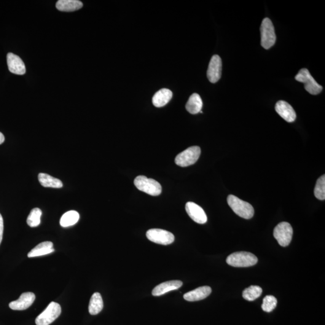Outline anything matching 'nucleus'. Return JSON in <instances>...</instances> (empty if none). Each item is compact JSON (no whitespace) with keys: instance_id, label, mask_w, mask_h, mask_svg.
Here are the masks:
<instances>
[{"instance_id":"1","label":"nucleus","mask_w":325,"mask_h":325,"mask_svg":"<svg viewBox=\"0 0 325 325\" xmlns=\"http://www.w3.org/2000/svg\"><path fill=\"white\" fill-rule=\"evenodd\" d=\"M227 202L231 208L238 216L246 219H251L254 216V209L249 203L233 195L228 196Z\"/></svg>"},{"instance_id":"2","label":"nucleus","mask_w":325,"mask_h":325,"mask_svg":"<svg viewBox=\"0 0 325 325\" xmlns=\"http://www.w3.org/2000/svg\"><path fill=\"white\" fill-rule=\"evenodd\" d=\"M257 257L248 252H237L230 255L227 257L228 265L236 267H247L256 265Z\"/></svg>"},{"instance_id":"3","label":"nucleus","mask_w":325,"mask_h":325,"mask_svg":"<svg viewBox=\"0 0 325 325\" xmlns=\"http://www.w3.org/2000/svg\"><path fill=\"white\" fill-rule=\"evenodd\" d=\"M137 189L151 196H158L162 193V186L155 179L144 176L137 177L134 181Z\"/></svg>"},{"instance_id":"4","label":"nucleus","mask_w":325,"mask_h":325,"mask_svg":"<svg viewBox=\"0 0 325 325\" xmlns=\"http://www.w3.org/2000/svg\"><path fill=\"white\" fill-rule=\"evenodd\" d=\"M260 31L262 46L266 50L270 49L275 45L276 38L275 28L269 18H266L263 20Z\"/></svg>"},{"instance_id":"5","label":"nucleus","mask_w":325,"mask_h":325,"mask_svg":"<svg viewBox=\"0 0 325 325\" xmlns=\"http://www.w3.org/2000/svg\"><path fill=\"white\" fill-rule=\"evenodd\" d=\"M296 81L304 84L305 90L311 95H318L323 89L322 86L318 84L307 69H300L295 77Z\"/></svg>"},{"instance_id":"6","label":"nucleus","mask_w":325,"mask_h":325,"mask_svg":"<svg viewBox=\"0 0 325 325\" xmlns=\"http://www.w3.org/2000/svg\"><path fill=\"white\" fill-rule=\"evenodd\" d=\"M61 308L58 303L52 302L45 310L37 316L35 323L36 325H50L60 315Z\"/></svg>"},{"instance_id":"7","label":"nucleus","mask_w":325,"mask_h":325,"mask_svg":"<svg viewBox=\"0 0 325 325\" xmlns=\"http://www.w3.org/2000/svg\"><path fill=\"white\" fill-rule=\"evenodd\" d=\"M201 155V148L194 146L189 148L179 153L175 159V162L181 167H187L197 162Z\"/></svg>"},{"instance_id":"8","label":"nucleus","mask_w":325,"mask_h":325,"mask_svg":"<svg viewBox=\"0 0 325 325\" xmlns=\"http://www.w3.org/2000/svg\"><path fill=\"white\" fill-rule=\"evenodd\" d=\"M293 231L291 225L288 222H283L275 228L273 231V236L278 241L279 245L286 247L289 245L292 240Z\"/></svg>"},{"instance_id":"9","label":"nucleus","mask_w":325,"mask_h":325,"mask_svg":"<svg viewBox=\"0 0 325 325\" xmlns=\"http://www.w3.org/2000/svg\"><path fill=\"white\" fill-rule=\"evenodd\" d=\"M147 237L152 242L168 245L173 243L175 237L173 233L161 229H151L147 232Z\"/></svg>"},{"instance_id":"10","label":"nucleus","mask_w":325,"mask_h":325,"mask_svg":"<svg viewBox=\"0 0 325 325\" xmlns=\"http://www.w3.org/2000/svg\"><path fill=\"white\" fill-rule=\"evenodd\" d=\"M222 63L221 58L218 55H214L209 61L207 72L208 79L212 83H216L221 79L222 76Z\"/></svg>"},{"instance_id":"11","label":"nucleus","mask_w":325,"mask_h":325,"mask_svg":"<svg viewBox=\"0 0 325 325\" xmlns=\"http://www.w3.org/2000/svg\"><path fill=\"white\" fill-rule=\"evenodd\" d=\"M187 213L193 221L200 224H206L207 221V216L203 208L193 202H188L186 205Z\"/></svg>"},{"instance_id":"12","label":"nucleus","mask_w":325,"mask_h":325,"mask_svg":"<svg viewBox=\"0 0 325 325\" xmlns=\"http://www.w3.org/2000/svg\"><path fill=\"white\" fill-rule=\"evenodd\" d=\"M35 298L36 296L33 293H24L18 300L9 303V307L13 310H25L33 304Z\"/></svg>"},{"instance_id":"13","label":"nucleus","mask_w":325,"mask_h":325,"mask_svg":"<svg viewBox=\"0 0 325 325\" xmlns=\"http://www.w3.org/2000/svg\"><path fill=\"white\" fill-rule=\"evenodd\" d=\"M275 111L281 117L288 122H294L296 118V112L291 104L284 101H279L276 104Z\"/></svg>"},{"instance_id":"14","label":"nucleus","mask_w":325,"mask_h":325,"mask_svg":"<svg viewBox=\"0 0 325 325\" xmlns=\"http://www.w3.org/2000/svg\"><path fill=\"white\" fill-rule=\"evenodd\" d=\"M7 63L8 68L10 72L17 75H24L26 73L25 64L18 56L12 53H9L7 55Z\"/></svg>"},{"instance_id":"15","label":"nucleus","mask_w":325,"mask_h":325,"mask_svg":"<svg viewBox=\"0 0 325 325\" xmlns=\"http://www.w3.org/2000/svg\"><path fill=\"white\" fill-rule=\"evenodd\" d=\"M182 282L179 280H173L165 282L155 287L152 292V295L154 296H160L166 293L175 291L180 288L182 286Z\"/></svg>"},{"instance_id":"16","label":"nucleus","mask_w":325,"mask_h":325,"mask_svg":"<svg viewBox=\"0 0 325 325\" xmlns=\"http://www.w3.org/2000/svg\"><path fill=\"white\" fill-rule=\"evenodd\" d=\"M211 289L208 286H203L186 293L184 295V299L187 301L195 302L206 299L211 294Z\"/></svg>"},{"instance_id":"17","label":"nucleus","mask_w":325,"mask_h":325,"mask_svg":"<svg viewBox=\"0 0 325 325\" xmlns=\"http://www.w3.org/2000/svg\"><path fill=\"white\" fill-rule=\"evenodd\" d=\"M173 92L168 89H162L152 97V103L156 107H162L166 106L172 98H173Z\"/></svg>"},{"instance_id":"18","label":"nucleus","mask_w":325,"mask_h":325,"mask_svg":"<svg viewBox=\"0 0 325 325\" xmlns=\"http://www.w3.org/2000/svg\"><path fill=\"white\" fill-rule=\"evenodd\" d=\"M54 251H55V249H53V243L52 241H44L32 249L30 252H29L28 257L44 256V255L52 253Z\"/></svg>"},{"instance_id":"19","label":"nucleus","mask_w":325,"mask_h":325,"mask_svg":"<svg viewBox=\"0 0 325 325\" xmlns=\"http://www.w3.org/2000/svg\"><path fill=\"white\" fill-rule=\"evenodd\" d=\"M82 7V2L79 0H59L56 3V8L62 12L76 11Z\"/></svg>"},{"instance_id":"20","label":"nucleus","mask_w":325,"mask_h":325,"mask_svg":"<svg viewBox=\"0 0 325 325\" xmlns=\"http://www.w3.org/2000/svg\"><path fill=\"white\" fill-rule=\"evenodd\" d=\"M203 103L202 99L198 93H193L190 96L189 100L186 105V108L190 114H198L203 108Z\"/></svg>"},{"instance_id":"21","label":"nucleus","mask_w":325,"mask_h":325,"mask_svg":"<svg viewBox=\"0 0 325 325\" xmlns=\"http://www.w3.org/2000/svg\"><path fill=\"white\" fill-rule=\"evenodd\" d=\"M38 179L43 187L56 188V189H60L63 187L62 182L60 179L47 174L40 173L38 175Z\"/></svg>"},{"instance_id":"22","label":"nucleus","mask_w":325,"mask_h":325,"mask_svg":"<svg viewBox=\"0 0 325 325\" xmlns=\"http://www.w3.org/2000/svg\"><path fill=\"white\" fill-rule=\"evenodd\" d=\"M104 303L103 298L99 293H95L90 298L89 305V312L91 315H96L103 310Z\"/></svg>"},{"instance_id":"23","label":"nucleus","mask_w":325,"mask_h":325,"mask_svg":"<svg viewBox=\"0 0 325 325\" xmlns=\"http://www.w3.org/2000/svg\"><path fill=\"white\" fill-rule=\"evenodd\" d=\"M80 219V214L77 211L71 210L61 216L60 224L62 227H68L76 224Z\"/></svg>"},{"instance_id":"24","label":"nucleus","mask_w":325,"mask_h":325,"mask_svg":"<svg viewBox=\"0 0 325 325\" xmlns=\"http://www.w3.org/2000/svg\"><path fill=\"white\" fill-rule=\"evenodd\" d=\"M262 289L257 286H251L246 289L243 292V297L248 301H253L261 296Z\"/></svg>"},{"instance_id":"25","label":"nucleus","mask_w":325,"mask_h":325,"mask_svg":"<svg viewBox=\"0 0 325 325\" xmlns=\"http://www.w3.org/2000/svg\"><path fill=\"white\" fill-rule=\"evenodd\" d=\"M41 209L39 208H34L30 211L27 223L30 227H36L41 223L42 216Z\"/></svg>"},{"instance_id":"26","label":"nucleus","mask_w":325,"mask_h":325,"mask_svg":"<svg viewBox=\"0 0 325 325\" xmlns=\"http://www.w3.org/2000/svg\"><path fill=\"white\" fill-rule=\"evenodd\" d=\"M314 195L319 200H325V176H321L317 181L314 188Z\"/></svg>"},{"instance_id":"27","label":"nucleus","mask_w":325,"mask_h":325,"mask_svg":"<svg viewBox=\"0 0 325 325\" xmlns=\"http://www.w3.org/2000/svg\"><path fill=\"white\" fill-rule=\"evenodd\" d=\"M276 305H277V300L276 298L268 295L263 299L262 308L265 312L270 313L276 308Z\"/></svg>"},{"instance_id":"28","label":"nucleus","mask_w":325,"mask_h":325,"mask_svg":"<svg viewBox=\"0 0 325 325\" xmlns=\"http://www.w3.org/2000/svg\"><path fill=\"white\" fill-rule=\"evenodd\" d=\"M3 230H4L3 219H2L1 214H0V244H1L2 241V235H3Z\"/></svg>"},{"instance_id":"29","label":"nucleus","mask_w":325,"mask_h":325,"mask_svg":"<svg viewBox=\"0 0 325 325\" xmlns=\"http://www.w3.org/2000/svg\"><path fill=\"white\" fill-rule=\"evenodd\" d=\"M4 140L5 138L3 134H2V133L0 132V145L3 143V142H4Z\"/></svg>"}]
</instances>
